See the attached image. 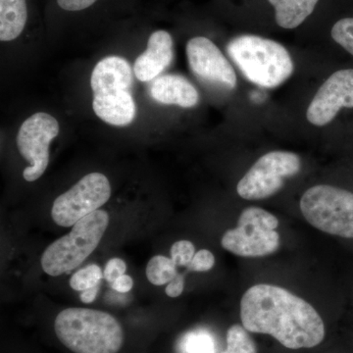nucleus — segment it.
<instances>
[{
    "mask_svg": "<svg viewBox=\"0 0 353 353\" xmlns=\"http://www.w3.org/2000/svg\"><path fill=\"white\" fill-rule=\"evenodd\" d=\"M104 277L99 265H88L85 268L81 269L70 279V287L77 292H83L97 287Z\"/></svg>",
    "mask_w": 353,
    "mask_h": 353,
    "instance_id": "nucleus-21",
    "label": "nucleus"
},
{
    "mask_svg": "<svg viewBox=\"0 0 353 353\" xmlns=\"http://www.w3.org/2000/svg\"><path fill=\"white\" fill-rule=\"evenodd\" d=\"M185 50L188 61L194 75L205 82L228 90L236 88V72L210 39L204 37L190 39Z\"/></svg>",
    "mask_w": 353,
    "mask_h": 353,
    "instance_id": "nucleus-10",
    "label": "nucleus"
},
{
    "mask_svg": "<svg viewBox=\"0 0 353 353\" xmlns=\"http://www.w3.org/2000/svg\"><path fill=\"white\" fill-rule=\"evenodd\" d=\"M132 285H134V281L128 275L121 276L120 278H118L115 282L111 284L112 289L118 292H130L132 290Z\"/></svg>",
    "mask_w": 353,
    "mask_h": 353,
    "instance_id": "nucleus-29",
    "label": "nucleus"
},
{
    "mask_svg": "<svg viewBox=\"0 0 353 353\" xmlns=\"http://www.w3.org/2000/svg\"><path fill=\"white\" fill-rule=\"evenodd\" d=\"M241 319L248 332L270 334L290 350L314 347L325 338L324 322L316 309L277 285L259 284L246 290Z\"/></svg>",
    "mask_w": 353,
    "mask_h": 353,
    "instance_id": "nucleus-1",
    "label": "nucleus"
},
{
    "mask_svg": "<svg viewBox=\"0 0 353 353\" xmlns=\"http://www.w3.org/2000/svg\"><path fill=\"white\" fill-rule=\"evenodd\" d=\"M176 267L173 259L163 255H157L148 262L146 277L154 285L169 284L178 275Z\"/></svg>",
    "mask_w": 353,
    "mask_h": 353,
    "instance_id": "nucleus-18",
    "label": "nucleus"
},
{
    "mask_svg": "<svg viewBox=\"0 0 353 353\" xmlns=\"http://www.w3.org/2000/svg\"><path fill=\"white\" fill-rule=\"evenodd\" d=\"M301 158L290 152H271L255 162L238 183L239 196L246 201H260L277 194L285 180L301 170Z\"/></svg>",
    "mask_w": 353,
    "mask_h": 353,
    "instance_id": "nucleus-6",
    "label": "nucleus"
},
{
    "mask_svg": "<svg viewBox=\"0 0 353 353\" xmlns=\"http://www.w3.org/2000/svg\"><path fill=\"white\" fill-rule=\"evenodd\" d=\"M215 264V257L209 250H201L196 252L194 259L187 267L188 270L194 272H206L211 270Z\"/></svg>",
    "mask_w": 353,
    "mask_h": 353,
    "instance_id": "nucleus-25",
    "label": "nucleus"
},
{
    "mask_svg": "<svg viewBox=\"0 0 353 353\" xmlns=\"http://www.w3.org/2000/svg\"><path fill=\"white\" fill-rule=\"evenodd\" d=\"M227 353H257L256 345L248 330L241 325H233L227 332Z\"/></svg>",
    "mask_w": 353,
    "mask_h": 353,
    "instance_id": "nucleus-20",
    "label": "nucleus"
},
{
    "mask_svg": "<svg viewBox=\"0 0 353 353\" xmlns=\"http://www.w3.org/2000/svg\"><path fill=\"white\" fill-rule=\"evenodd\" d=\"M227 51L246 80L261 88H277L294 73L289 51L272 39L243 34L228 43Z\"/></svg>",
    "mask_w": 353,
    "mask_h": 353,
    "instance_id": "nucleus-3",
    "label": "nucleus"
},
{
    "mask_svg": "<svg viewBox=\"0 0 353 353\" xmlns=\"http://www.w3.org/2000/svg\"><path fill=\"white\" fill-rule=\"evenodd\" d=\"M319 0H269L275 8L277 24L284 29H294L303 24L314 10Z\"/></svg>",
    "mask_w": 353,
    "mask_h": 353,
    "instance_id": "nucleus-17",
    "label": "nucleus"
},
{
    "mask_svg": "<svg viewBox=\"0 0 353 353\" xmlns=\"http://www.w3.org/2000/svg\"><path fill=\"white\" fill-rule=\"evenodd\" d=\"M196 254L194 243L189 241H180L171 248V259L178 267H188Z\"/></svg>",
    "mask_w": 353,
    "mask_h": 353,
    "instance_id": "nucleus-24",
    "label": "nucleus"
},
{
    "mask_svg": "<svg viewBox=\"0 0 353 353\" xmlns=\"http://www.w3.org/2000/svg\"><path fill=\"white\" fill-rule=\"evenodd\" d=\"M132 83L129 62L119 57L103 58L92 70L90 87L94 94L113 90H128Z\"/></svg>",
    "mask_w": 353,
    "mask_h": 353,
    "instance_id": "nucleus-14",
    "label": "nucleus"
},
{
    "mask_svg": "<svg viewBox=\"0 0 353 353\" xmlns=\"http://www.w3.org/2000/svg\"><path fill=\"white\" fill-rule=\"evenodd\" d=\"M239 222L252 223L269 230H276L279 226V220L275 215L259 208H248L241 212Z\"/></svg>",
    "mask_w": 353,
    "mask_h": 353,
    "instance_id": "nucleus-22",
    "label": "nucleus"
},
{
    "mask_svg": "<svg viewBox=\"0 0 353 353\" xmlns=\"http://www.w3.org/2000/svg\"><path fill=\"white\" fill-rule=\"evenodd\" d=\"M97 0H57L59 7L67 11H81L94 4Z\"/></svg>",
    "mask_w": 353,
    "mask_h": 353,
    "instance_id": "nucleus-27",
    "label": "nucleus"
},
{
    "mask_svg": "<svg viewBox=\"0 0 353 353\" xmlns=\"http://www.w3.org/2000/svg\"><path fill=\"white\" fill-rule=\"evenodd\" d=\"M155 101L183 108H194L199 101V92L192 83L183 76L168 74L158 77L150 87Z\"/></svg>",
    "mask_w": 353,
    "mask_h": 353,
    "instance_id": "nucleus-15",
    "label": "nucleus"
},
{
    "mask_svg": "<svg viewBox=\"0 0 353 353\" xmlns=\"http://www.w3.org/2000/svg\"><path fill=\"white\" fill-rule=\"evenodd\" d=\"M127 270L126 263L120 259H112L106 263L105 270H104V278L109 284H112L121 276L125 275Z\"/></svg>",
    "mask_w": 353,
    "mask_h": 353,
    "instance_id": "nucleus-26",
    "label": "nucleus"
},
{
    "mask_svg": "<svg viewBox=\"0 0 353 353\" xmlns=\"http://www.w3.org/2000/svg\"><path fill=\"white\" fill-rule=\"evenodd\" d=\"M183 288H185V277L182 274L178 273V275L167 285L166 294L175 299L183 294Z\"/></svg>",
    "mask_w": 353,
    "mask_h": 353,
    "instance_id": "nucleus-28",
    "label": "nucleus"
},
{
    "mask_svg": "<svg viewBox=\"0 0 353 353\" xmlns=\"http://www.w3.org/2000/svg\"><path fill=\"white\" fill-rule=\"evenodd\" d=\"M95 115L112 126L125 127L136 117L137 106L129 90H113L94 94Z\"/></svg>",
    "mask_w": 353,
    "mask_h": 353,
    "instance_id": "nucleus-13",
    "label": "nucleus"
},
{
    "mask_svg": "<svg viewBox=\"0 0 353 353\" xmlns=\"http://www.w3.org/2000/svg\"><path fill=\"white\" fill-rule=\"evenodd\" d=\"M343 108H353V69L340 70L327 79L309 104L306 117L314 126L323 127Z\"/></svg>",
    "mask_w": 353,
    "mask_h": 353,
    "instance_id": "nucleus-9",
    "label": "nucleus"
},
{
    "mask_svg": "<svg viewBox=\"0 0 353 353\" xmlns=\"http://www.w3.org/2000/svg\"><path fill=\"white\" fill-rule=\"evenodd\" d=\"M222 353H227V352H222Z\"/></svg>",
    "mask_w": 353,
    "mask_h": 353,
    "instance_id": "nucleus-31",
    "label": "nucleus"
},
{
    "mask_svg": "<svg viewBox=\"0 0 353 353\" xmlns=\"http://www.w3.org/2000/svg\"><path fill=\"white\" fill-rule=\"evenodd\" d=\"M111 196L108 179L101 173L88 174L74 187L53 202L51 217L60 227H73L94 211L99 210Z\"/></svg>",
    "mask_w": 353,
    "mask_h": 353,
    "instance_id": "nucleus-7",
    "label": "nucleus"
},
{
    "mask_svg": "<svg viewBox=\"0 0 353 353\" xmlns=\"http://www.w3.org/2000/svg\"><path fill=\"white\" fill-rule=\"evenodd\" d=\"M180 350L183 353H215V341L208 332H190L181 341Z\"/></svg>",
    "mask_w": 353,
    "mask_h": 353,
    "instance_id": "nucleus-19",
    "label": "nucleus"
},
{
    "mask_svg": "<svg viewBox=\"0 0 353 353\" xmlns=\"http://www.w3.org/2000/svg\"><path fill=\"white\" fill-rule=\"evenodd\" d=\"M174 57L173 39L166 31L153 32L148 48L134 62V72L141 82H150L170 66Z\"/></svg>",
    "mask_w": 353,
    "mask_h": 353,
    "instance_id": "nucleus-12",
    "label": "nucleus"
},
{
    "mask_svg": "<svg viewBox=\"0 0 353 353\" xmlns=\"http://www.w3.org/2000/svg\"><path fill=\"white\" fill-rule=\"evenodd\" d=\"M332 38L353 55V18L338 21L332 29Z\"/></svg>",
    "mask_w": 353,
    "mask_h": 353,
    "instance_id": "nucleus-23",
    "label": "nucleus"
},
{
    "mask_svg": "<svg viewBox=\"0 0 353 353\" xmlns=\"http://www.w3.org/2000/svg\"><path fill=\"white\" fill-rule=\"evenodd\" d=\"M58 340L75 353H117L124 343L120 323L109 313L67 308L54 323Z\"/></svg>",
    "mask_w": 353,
    "mask_h": 353,
    "instance_id": "nucleus-2",
    "label": "nucleus"
},
{
    "mask_svg": "<svg viewBox=\"0 0 353 353\" xmlns=\"http://www.w3.org/2000/svg\"><path fill=\"white\" fill-rule=\"evenodd\" d=\"M97 292H99V285L92 288V289L83 290L81 294V301H82V303L87 304L94 303Z\"/></svg>",
    "mask_w": 353,
    "mask_h": 353,
    "instance_id": "nucleus-30",
    "label": "nucleus"
},
{
    "mask_svg": "<svg viewBox=\"0 0 353 353\" xmlns=\"http://www.w3.org/2000/svg\"><path fill=\"white\" fill-rule=\"evenodd\" d=\"M223 248L241 257H262L277 252L280 234L252 223L238 222V227L228 230L223 236Z\"/></svg>",
    "mask_w": 353,
    "mask_h": 353,
    "instance_id": "nucleus-11",
    "label": "nucleus"
},
{
    "mask_svg": "<svg viewBox=\"0 0 353 353\" xmlns=\"http://www.w3.org/2000/svg\"><path fill=\"white\" fill-rule=\"evenodd\" d=\"M109 224L104 210H97L78 221L66 236L51 243L41 256V267L57 277L73 270L94 252Z\"/></svg>",
    "mask_w": 353,
    "mask_h": 353,
    "instance_id": "nucleus-4",
    "label": "nucleus"
},
{
    "mask_svg": "<svg viewBox=\"0 0 353 353\" xmlns=\"http://www.w3.org/2000/svg\"><path fill=\"white\" fill-rule=\"evenodd\" d=\"M303 215L316 229L345 239H353V194L333 185H319L304 192Z\"/></svg>",
    "mask_w": 353,
    "mask_h": 353,
    "instance_id": "nucleus-5",
    "label": "nucleus"
},
{
    "mask_svg": "<svg viewBox=\"0 0 353 353\" xmlns=\"http://www.w3.org/2000/svg\"><path fill=\"white\" fill-rule=\"evenodd\" d=\"M59 124L53 116L39 112L23 123L17 134V146L30 166L23 172L27 182H34L43 175L50 163V145L59 134Z\"/></svg>",
    "mask_w": 353,
    "mask_h": 353,
    "instance_id": "nucleus-8",
    "label": "nucleus"
},
{
    "mask_svg": "<svg viewBox=\"0 0 353 353\" xmlns=\"http://www.w3.org/2000/svg\"><path fill=\"white\" fill-rule=\"evenodd\" d=\"M27 20L26 0H0V41H11L20 37Z\"/></svg>",
    "mask_w": 353,
    "mask_h": 353,
    "instance_id": "nucleus-16",
    "label": "nucleus"
}]
</instances>
